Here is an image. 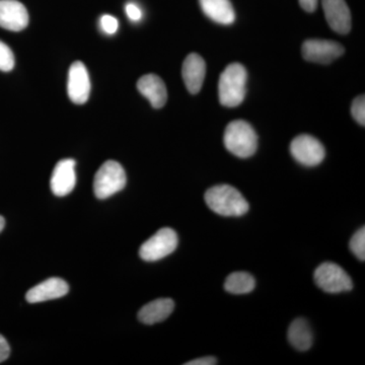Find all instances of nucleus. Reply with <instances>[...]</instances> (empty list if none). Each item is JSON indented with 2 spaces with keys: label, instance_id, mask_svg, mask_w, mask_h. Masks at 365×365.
I'll return each instance as SVG.
<instances>
[{
  "label": "nucleus",
  "instance_id": "1",
  "mask_svg": "<svg viewBox=\"0 0 365 365\" xmlns=\"http://www.w3.org/2000/svg\"><path fill=\"white\" fill-rule=\"evenodd\" d=\"M205 202L213 212L222 216H242L249 211L248 201L239 190L230 185H218L206 191Z\"/></svg>",
  "mask_w": 365,
  "mask_h": 365
},
{
  "label": "nucleus",
  "instance_id": "2",
  "mask_svg": "<svg viewBox=\"0 0 365 365\" xmlns=\"http://www.w3.org/2000/svg\"><path fill=\"white\" fill-rule=\"evenodd\" d=\"M248 73L240 63L230 64L220 76L218 95L220 104L227 108H235L244 102L247 93Z\"/></svg>",
  "mask_w": 365,
  "mask_h": 365
},
{
  "label": "nucleus",
  "instance_id": "3",
  "mask_svg": "<svg viewBox=\"0 0 365 365\" xmlns=\"http://www.w3.org/2000/svg\"><path fill=\"white\" fill-rule=\"evenodd\" d=\"M223 143L227 150L235 157L248 158L256 153L258 136L251 124L237 120L230 122L225 128Z\"/></svg>",
  "mask_w": 365,
  "mask_h": 365
},
{
  "label": "nucleus",
  "instance_id": "4",
  "mask_svg": "<svg viewBox=\"0 0 365 365\" xmlns=\"http://www.w3.org/2000/svg\"><path fill=\"white\" fill-rule=\"evenodd\" d=\"M126 173L115 160H108L98 169L93 181V191L98 199H107L126 186Z\"/></svg>",
  "mask_w": 365,
  "mask_h": 365
},
{
  "label": "nucleus",
  "instance_id": "5",
  "mask_svg": "<svg viewBox=\"0 0 365 365\" xmlns=\"http://www.w3.org/2000/svg\"><path fill=\"white\" fill-rule=\"evenodd\" d=\"M316 284L328 294H341L353 288L351 277L339 265L331 262L321 264L314 274Z\"/></svg>",
  "mask_w": 365,
  "mask_h": 365
},
{
  "label": "nucleus",
  "instance_id": "6",
  "mask_svg": "<svg viewBox=\"0 0 365 365\" xmlns=\"http://www.w3.org/2000/svg\"><path fill=\"white\" fill-rule=\"evenodd\" d=\"M178 247V235L174 230L163 227L150 237L139 250L143 261L155 262L169 256Z\"/></svg>",
  "mask_w": 365,
  "mask_h": 365
},
{
  "label": "nucleus",
  "instance_id": "7",
  "mask_svg": "<svg viewBox=\"0 0 365 365\" xmlns=\"http://www.w3.org/2000/svg\"><path fill=\"white\" fill-rule=\"evenodd\" d=\"M290 153L297 163L306 167H316L326 157L323 144L314 136L307 134L295 137L290 143Z\"/></svg>",
  "mask_w": 365,
  "mask_h": 365
},
{
  "label": "nucleus",
  "instance_id": "8",
  "mask_svg": "<svg viewBox=\"0 0 365 365\" xmlns=\"http://www.w3.org/2000/svg\"><path fill=\"white\" fill-rule=\"evenodd\" d=\"M302 56L314 63L329 64L344 54V47L338 42L312 39L302 44Z\"/></svg>",
  "mask_w": 365,
  "mask_h": 365
},
{
  "label": "nucleus",
  "instance_id": "9",
  "mask_svg": "<svg viewBox=\"0 0 365 365\" xmlns=\"http://www.w3.org/2000/svg\"><path fill=\"white\" fill-rule=\"evenodd\" d=\"M91 93V81L88 69L81 61L74 62L69 68L67 93L74 104L83 105L88 102Z\"/></svg>",
  "mask_w": 365,
  "mask_h": 365
},
{
  "label": "nucleus",
  "instance_id": "10",
  "mask_svg": "<svg viewBox=\"0 0 365 365\" xmlns=\"http://www.w3.org/2000/svg\"><path fill=\"white\" fill-rule=\"evenodd\" d=\"M76 160H60L53 170L50 187L55 196L64 197L71 193L76 184Z\"/></svg>",
  "mask_w": 365,
  "mask_h": 365
},
{
  "label": "nucleus",
  "instance_id": "11",
  "mask_svg": "<svg viewBox=\"0 0 365 365\" xmlns=\"http://www.w3.org/2000/svg\"><path fill=\"white\" fill-rule=\"evenodd\" d=\"M327 23L336 33L346 35L351 30V13L345 0H322Z\"/></svg>",
  "mask_w": 365,
  "mask_h": 365
},
{
  "label": "nucleus",
  "instance_id": "12",
  "mask_svg": "<svg viewBox=\"0 0 365 365\" xmlns=\"http://www.w3.org/2000/svg\"><path fill=\"white\" fill-rule=\"evenodd\" d=\"M29 25V14L18 0H0V28L21 32Z\"/></svg>",
  "mask_w": 365,
  "mask_h": 365
},
{
  "label": "nucleus",
  "instance_id": "13",
  "mask_svg": "<svg viewBox=\"0 0 365 365\" xmlns=\"http://www.w3.org/2000/svg\"><path fill=\"white\" fill-rule=\"evenodd\" d=\"M182 76L189 93H198L206 76V64L202 57L197 53L189 54L182 63Z\"/></svg>",
  "mask_w": 365,
  "mask_h": 365
},
{
  "label": "nucleus",
  "instance_id": "14",
  "mask_svg": "<svg viewBox=\"0 0 365 365\" xmlns=\"http://www.w3.org/2000/svg\"><path fill=\"white\" fill-rule=\"evenodd\" d=\"M68 292L69 287L66 281L61 278L53 277L31 288L26 292V299L30 304H38V302L60 299L68 294Z\"/></svg>",
  "mask_w": 365,
  "mask_h": 365
},
{
  "label": "nucleus",
  "instance_id": "15",
  "mask_svg": "<svg viewBox=\"0 0 365 365\" xmlns=\"http://www.w3.org/2000/svg\"><path fill=\"white\" fill-rule=\"evenodd\" d=\"M139 93L150 101L155 109H160L168 101V91L165 83L155 74H145L137 81Z\"/></svg>",
  "mask_w": 365,
  "mask_h": 365
},
{
  "label": "nucleus",
  "instance_id": "16",
  "mask_svg": "<svg viewBox=\"0 0 365 365\" xmlns=\"http://www.w3.org/2000/svg\"><path fill=\"white\" fill-rule=\"evenodd\" d=\"M175 309L174 300L158 299L148 302L139 311L138 319L145 325H155L165 321Z\"/></svg>",
  "mask_w": 365,
  "mask_h": 365
},
{
  "label": "nucleus",
  "instance_id": "17",
  "mask_svg": "<svg viewBox=\"0 0 365 365\" xmlns=\"http://www.w3.org/2000/svg\"><path fill=\"white\" fill-rule=\"evenodd\" d=\"M203 13L210 20L220 25H232L235 20V13L230 0H199Z\"/></svg>",
  "mask_w": 365,
  "mask_h": 365
},
{
  "label": "nucleus",
  "instance_id": "18",
  "mask_svg": "<svg viewBox=\"0 0 365 365\" xmlns=\"http://www.w3.org/2000/svg\"><path fill=\"white\" fill-rule=\"evenodd\" d=\"M288 341L299 351H307L313 345V332L307 319H297L292 322L287 332Z\"/></svg>",
  "mask_w": 365,
  "mask_h": 365
},
{
  "label": "nucleus",
  "instance_id": "19",
  "mask_svg": "<svg viewBox=\"0 0 365 365\" xmlns=\"http://www.w3.org/2000/svg\"><path fill=\"white\" fill-rule=\"evenodd\" d=\"M256 280L248 272H234L227 276L225 288L232 294H247L253 292Z\"/></svg>",
  "mask_w": 365,
  "mask_h": 365
},
{
  "label": "nucleus",
  "instance_id": "20",
  "mask_svg": "<svg viewBox=\"0 0 365 365\" xmlns=\"http://www.w3.org/2000/svg\"><path fill=\"white\" fill-rule=\"evenodd\" d=\"M350 250L357 259L365 260V227H362L355 232L350 241Z\"/></svg>",
  "mask_w": 365,
  "mask_h": 365
},
{
  "label": "nucleus",
  "instance_id": "21",
  "mask_svg": "<svg viewBox=\"0 0 365 365\" xmlns=\"http://www.w3.org/2000/svg\"><path fill=\"white\" fill-rule=\"evenodd\" d=\"M16 63L14 55L6 43L0 41V71L7 72L13 71Z\"/></svg>",
  "mask_w": 365,
  "mask_h": 365
},
{
  "label": "nucleus",
  "instance_id": "22",
  "mask_svg": "<svg viewBox=\"0 0 365 365\" xmlns=\"http://www.w3.org/2000/svg\"><path fill=\"white\" fill-rule=\"evenodd\" d=\"M351 114L357 123L364 126L365 125V98L359 96L353 101L351 106Z\"/></svg>",
  "mask_w": 365,
  "mask_h": 365
},
{
  "label": "nucleus",
  "instance_id": "23",
  "mask_svg": "<svg viewBox=\"0 0 365 365\" xmlns=\"http://www.w3.org/2000/svg\"><path fill=\"white\" fill-rule=\"evenodd\" d=\"M101 29L108 35H114L119 28L117 19L110 14H104L100 20Z\"/></svg>",
  "mask_w": 365,
  "mask_h": 365
},
{
  "label": "nucleus",
  "instance_id": "24",
  "mask_svg": "<svg viewBox=\"0 0 365 365\" xmlns=\"http://www.w3.org/2000/svg\"><path fill=\"white\" fill-rule=\"evenodd\" d=\"M125 11H126L127 16L132 21H138L143 18V11H141L140 7L133 4V2H129V4H126Z\"/></svg>",
  "mask_w": 365,
  "mask_h": 365
},
{
  "label": "nucleus",
  "instance_id": "25",
  "mask_svg": "<svg viewBox=\"0 0 365 365\" xmlns=\"http://www.w3.org/2000/svg\"><path fill=\"white\" fill-rule=\"evenodd\" d=\"M11 354V347L4 336L0 335V364L6 361Z\"/></svg>",
  "mask_w": 365,
  "mask_h": 365
},
{
  "label": "nucleus",
  "instance_id": "26",
  "mask_svg": "<svg viewBox=\"0 0 365 365\" xmlns=\"http://www.w3.org/2000/svg\"><path fill=\"white\" fill-rule=\"evenodd\" d=\"M216 364H217V360H216L215 357L206 356L191 360V361L186 362L185 365H215Z\"/></svg>",
  "mask_w": 365,
  "mask_h": 365
},
{
  "label": "nucleus",
  "instance_id": "27",
  "mask_svg": "<svg viewBox=\"0 0 365 365\" xmlns=\"http://www.w3.org/2000/svg\"><path fill=\"white\" fill-rule=\"evenodd\" d=\"M319 0H299L300 6L307 13H314L318 7Z\"/></svg>",
  "mask_w": 365,
  "mask_h": 365
},
{
  "label": "nucleus",
  "instance_id": "28",
  "mask_svg": "<svg viewBox=\"0 0 365 365\" xmlns=\"http://www.w3.org/2000/svg\"><path fill=\"white\" fill-rule=\"evenodd\" d=\"M4 225H6V220H4V218L2 217L1 215H0V232L4 230Z\"/></svg>",
  "mask_w": 365,
  "mask_h": 365
}]
</instances>
